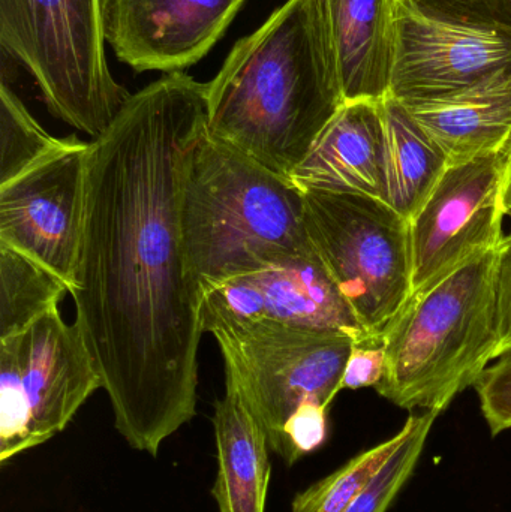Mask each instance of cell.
I'll return each mask as SVG.
<instances>
[{"instance_id": "obj_7", "label": "cell", "mask_w": 511, "mask_h": 512, "mask_svg": "<svg viewBox=\"0 0 511 512\" xmlns=\"http://www.w3.org/2000/svg\"><path fill=\"white\" fill-rule=\"evenodd\" d=\"M99 388L80 327L59 309L0 339V462L62 433Z\"/></svg>"}, {"instance_id": "obj_3", "label": "cell", "mask_w": 511, "mask_h": 512, "mask_svg": "<svg viewBox=\"0 0 511 512\" xmlns=\"http://www.w3.org/2000/svg\"><path fill=\"white\" fill-rule=\"evenodd\" d=\"M180 221L200 297L236 277L318 256L303 192L210 137L207 126L186 164Z\"/></svg>"}, {"instance_id": "obj_11", "label": "cell", "mask_w": 511, "mask_h": 512, "mask_svg": "<svg viewBox=\"0 0 511 512\" xmlns=\"http://www.w3.org/2000/svg\"><path fill=\"white\" fill-rule=\"evenodd\" d=\"M201 327H260L371 337L339 294L318 256L221 283L201 297Z\"/></svg>"}, {"instance_id": "obj_24", "label": "cell", "mask_w": 511, "mask_h": 512, "mask_svg": "<svg viewBox=\"0 0 511 512\" xmlns=\"http://www.w3.org/2000/svg\"><path fill=\"white\" fill-rule=\"evenodd\" d=\"M480 409L492 435L511 429V351L498 357L477 379Z\"/></svg>"}, {"instance_id": "obj_15", "label": "cell", "mask_w": 511, "mask_h": 512, "mask_svg": "<svg viewBox=\"0 0 511 512\" xmlns=\"http://www.w3.org/2000/svg\"><path fill=\"white\" fill-rule=\"evenodd\" d=\"M345 102L389 96L398 0H324Z\"/></svg>"}, {"instance_id": "obj_9", "label": "cell", "mask_w": 511, "mask_h": 512, "mask_svg": "<svg viewBox=\"0 0 511 512\" xmlns=\"http://www.w3.org/2000/svg\"><path fill=\"white\" fill-rule=\"evenodd\" d=\"M511 212V141L501 149L449 162L410 222L411 294L434 285L503 242Z\"/></svg>"}, {"instance_id": "obj_4", "label": "cell", "mask_w": 511, "mask_h": 512, "mask_svg": "<svg viewBox=\"0 0 511 512\" xmlns=\"http://www.w3.org/2000/svg\"><path fill=\"white\" fill-rule=\"evenodd\" d=\"M497 251L414 292L384 330L377 393L407 411L441 412L497 360Z\"/></svg>"}, {"instance_id": "obj_16", "label": "cell", "mask_w": 511, "mask_h": 512, "mask_svg": "<svg viewBox=\"0 0 511 512\" xmlns=\"http://www.w3.org/2000/svg\"><path fill=\"white\" fill-rule=\"evenodd\" d=\"M401 102L449 162L501 149L511 141V75L443 98Z\"/></svg>"}, {"instance_id": "obj_1", "label": "cell", "mask_w": 511, "mask_h": 512, "mask_svg": "<svg viewBox=\"0 0 511 512\" xmlns=\"http://www.w3.org/2000/svg\"><path fill=\"white\" fill-rule=\"evenodd\" d=\"M207 126V83L168 72L90 141L71 289L87 348L129 447L158 457L197 415L201 297L183 248V180Z\"/></svg>"}, {"instance_id": "obj_5", "label": "cell", "mask_w": 511, "mask_h": 512, "mask_svg": "<svg viewBox=\"0 0 511 512\" xmlns=\"http://www.w3.org/2000/svg\"><path fill=\"white\" fill-rule=\"evenodd\" d=\"M0 45L26 66L48 110L93 140L131 96L108 66L99 0H0Z\"/></svg>"}, {"instance_id": "obj_28", "label": "cell", "mask_w": 511, "mask_h": 512, "mask_svg": "<svg viewBox=\"0 0 511 512\" xmlns=\"http://www.w3.org/2000/svg\"><path fill=\"white\" fill-rule=\"evenodd\" d=\"M120 0H99V9H101L102 24H104L105 38L113 26L114 17H116L117 8Z\"/></svg>"}, {"instance_id": "obj_6", "label": "cell", "mask_w": 511, "mask_h": 512, "mask_svg": "<svg viewBox=\"0 0 511 512\" xmlns=\"http://www.w3.org/2000/svg\"><path fill=\"white\" fill-rule=\"evenodd\" d=\"M303 195L318 258L363 330L383 336L413 291L410 221L365 195Z\"/></svg>"}, {"instance_id": "obj_8", "label": "cell", "mask_w": 511, "mask_h": 512, "mask_svg": "<svg viewBox=\"0 0 511 512\" xmlns=\"http://www.w3.org/2000/svg\"><path fill=\"white\" fill-rule=\"evenodd\" d=\"M225 387L231 388L263 427L270 450L288 459L284 427L306 402L330 409L356 339L347 334L216 328Z\"/></svg>"}, {"instance_id": "obj_20", "label": "cell", "mask_w": 511, "mask_h": 512, "mask_svg": "<svg viewBox=\"0 0 511 512\" xmlns=\"http://www.w3.org/2000/svg\"><path fill=\"white\" fill-rule=\"evenodd\" d=\"M407 435V426L371 450L357 454L341 468L294 496L291 512H347L369 481L383 468Z\"/></svg>"}, {"instance_id": "obj_18", "label": "cell", "mask_w": 511, "mask_h": 512, "mask_svg": "<svg viewBox=\"0 0 511 512\" xmlns=\"http://www.w3.org/2000/svg\"><path fill=\"white\" fill-rule=\"evenodd\" d=\"M381 111L386 203L411 222L434 191L449 159L401 101L387 96L381 101Z\"/></svg>"}, {"instance_id": "obj_26", "label": "cell", "mask_w": 511, "mask_h": 512, "mask_svg": "<svg viewBox=\"0 0 511 512\" xmlns=\"http://www.w3.org/2000/svg\"><path fill=\"white\" fill-rule=\"evenodd\" d=\"M386 373V345L383 336H371L354 342L342 378V390L377 387Z\"/></svg>"}, {"instance_id": "obj_13", "label": "cell", "mask_w": 511, "mask_h": 512, "mask_svg": "<svg viewBox=\"0 0 511 512\" xmlns=\"http://www.w3.org/2000/svg\"><path fill=\"white\" fill-rule=\"evenodd\" d=\"M246 0H120L107 33L135 71H182L222 38Z\"/></svg>"}, {"instance_id": "obj_14", "label": "cell", "mask_w": 511, "mask_h": 512, "mask_svg": "<svg viewBox=\"0 0 511 512\" xmlns=\"http://www.w3.org/2000/svg\"><path fill=\"white\" fill-rule=\"evenodd\" d=\"M300 191L365 195L386 203L381 101H347L293 171Z\"/></svg>"}, {"instance_id": "obj_27", "label": "cell", "mask_w": 511, "mask_h": 512, "mask_svg": "<svg viewBox=\"0 0 511 512\" xmlns=\"http://www.w3.org/2000/svg\"><path fill=\"white\" fill-rule=\"evenodd\" d=\"M495 291H497L498 358L511 351V233L510 236L504 237L497 249Z\"/></svg>"}, {"instance_id": "obj_25", "label": "cell", "mask_w": 511, "mask_h": 512, "mask_svg": "<svg viewBox=\"0 0 511 512\" xmlns=\"http://www.w3.org/2000/svg\"><path fill=\"white\" fill-rule=\"evenodd\" d=\"M329 435V408L317 402H306L291 415L284 427L288 468L302 457L323 447Z\"/></svg>"}, {"instance_id": "obj_23", "label": "cell", "mask_w": 511, "mask_h": 512, "mask_svg": "<svg viewBox=\"0 0 511 512\" xmlns=\"http://www.w3.org/2000/svg\"><path fill=\"white\" fill-rule=\"evenodd\" d=\"M420 14L446 23L511 33V0H404Z\"/></svg>"}, {"instance_id": "obj_10", "label": "cell", "mask_w": 511, "mask_h": 512, "mask_svg": "<svg viewBox=\"0 0 511 512\" xmlns=\"http://www.w3.org/2000/svg\"><path fill=\"white\" fill-rule=\"evenodd\" d=\"M90 143L75 137L0 185V245L35 259L72 286L86 213Z\"/></svg>"}, {"instance_id": "obj_19", "label": "cell", "mask_w": 511, "mask_h": 512, "mask_svg": "<svg viewBox=\"0 0 511 512\" xmlns=\"http://www.w3.org/2000/svg\"><path fill=\"white\" fill-rule=\"evenodd\" d=\"M69 286L35 259L0 245V339L59 309Z\"/></svg>"}, {"instance_id": "obj_17", "label": "cell", "mask_w": 511, "mask_h": 512, "mask_svg": "<svg viewBox=\"0 0 511 512\" xmlns=\"http://www.w3.org/2000/svg\"><path fill=\"white\" fill-rule=\"evenodd\" d=\"M218 474L212 495L219 512H266L272 462L263 427L231 388L213 415Z\"/></svg>"}, {"instance_id": "obj_12", "label": "cell", "mask_w": 511, "mask_h": 512, "mask_svg": "<svg viewBox=\"0 0 511 512\" xmlns=\"http://www.w3.org/2000/svg\"><path fill=\"white\" fill-rule=\"evenodd\" d=\"M511 75V33L446 23L398 0L389 96L443 98Z\"/></svg>"}, {"instance_id": "obj_21", "label": "cell", "mask_w": 511, "mask_h": 512, "mask_svg": "<svg viewBox=\"0 0 511 512\" xmlns=\"http://www.w3.org/2000/svg\"><path fill=\"white\" fill-rule=\"evenodd\" d=\"M62 138L48 134L24 107L17 93L0 86V185L20 176L56 149Z\"/></svg>"}, {"instance_id": "obj_22", "label": "cell", "mask_w": 511, "mask_h": 512, "mask_svg": "<svg viewBox=\"0 0 511 512\" xmlns=\"http://www.w3.org/2000/svg\"><path fill=\"white\" fill-rule=\"evenodd\" d=\"M437 418L438 414L435 412L426 411L411 414L408 417L405 421L407 435L404 441L387 459L383 468L369 481L368 486L360 492L347 512H387L389 510L396 496L413 475Z\"/></svg>"}, {"instance_id": "obj_2", "label": "cell", "mask_w": 511, "mask_h": 512, "mask_svg": "<svg viewBox=\"0 0 511 512\" xmlns=\"http://www.w3.org/2000/svg\"><path fill=\"white\" fill-rule=\"evenodd\" d=\"M324 0H287L207 83V132L290 179L344 104Z\"/></svg>"}]
</instances>
